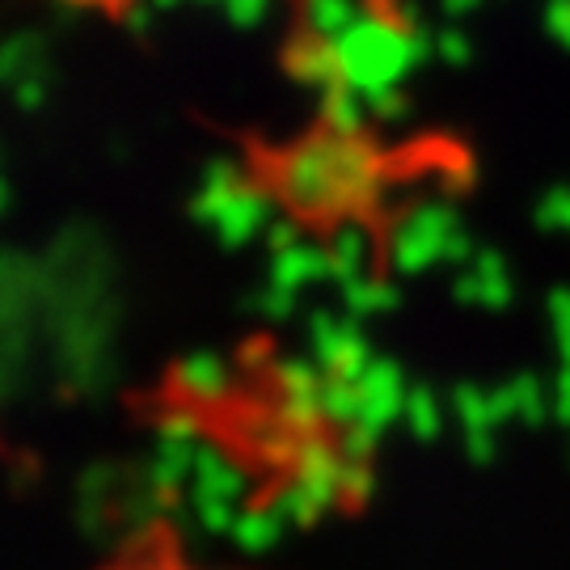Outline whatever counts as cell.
<instances>
[{"mask_svg":"<svg viewBox=\"0 0 570 570\" xmlns=\"http://www.w3.org/2000/svg\"><path fill=\"white\" fill-rule=\"evenodd\" d=\"M119 570H186L178 558H165V553H157V558H136V562H127V567Z\"/></svg>","mask_w":570,"mask_h":570,"instance_id":"6da1fadb","label":"cell"}]
</instances>
